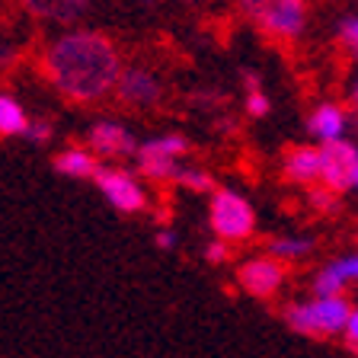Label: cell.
I'll return each mask as SVG.
<instances>
[{"instance_id": "23", "label": "cell", "mask_w": 358, "mask_h": 358, "mask_svg": "<svg viewBox=\"0 0 358 358\" xmlns=\"http://www.w3.org/2000/svg\"><path fill=\"white\" fill-rule=\"evenodd\" d=\"M339 339H343L345 352H349V355H355V352H358V310H352V317L345 320V327H343V333H339Z\"/></svg>"}, {"instance_id": "9", "label": "cell", "mask_w": 358, "mask_h": 358, "mask_svg": "<svg viewBox=\"0 0 358 358\" xmlns=\"http://www.w3.org/2000/svg\"><path fill=\"white\" fill-rule=\"evenodd\" d=\"M112 93L128 109H150V106H160V99H164V83L150 67L134 64V67H122Z\"/></svg>"}, {"instance_id": "6", "label": "cell", "mask_w": 358, "mask_h": 358, "mask_svg": "<svg viewBox=\"0 0 358 358\" xmlns=\"http://www.w3.org/2000/svg\"><path fill=\"white\" fill-rule=\"evenodd\" d=\"M317 148H320V179H317V186L329 189L333 195L343 199L345 192H352L358 186V148L349 138L317 144Z\"/></svg>"}, {"instance_id": "7", "label": "cell", "mask_w": 358, "mask_h": 358, "mask_svg": "<svg viewBox=\"0 0 358 358\" xmlns=\"http://www.w3.org/2000/svg\"><path fill=\"white\" fill-rule=\"evenodd\" d=\"M285 278H288V266L272 256H253L237 266V285L256 301H268L282 291Z\"/></svg>"}, {"instance_id": "5", "label": "cell", "mask_w": 358, "mask_h": 358, "mask_svg": "<svg viewBox=\"0 0 358 358\" xmlns=\"http://www.w3.org/2000/svg\"><path fill=\"white\" fill-rule=\"evenodd\" d=\"M90 182H96L99 195L109 201L112 208L119 215H138V211L148 208V189L131 170L125 166H109V164H99V170L93 173Z\"/></svg>"}, {"instance_id": "3", "label": "cell", "mask_w": 358, "mask_h": 358, "mask_svg": "<svg viewBox=\"0 0 358 358\" xmlns=\"http://www.w3.org/2000/svg\"><path fill=\"white\" fill-rule=\"evenodd\" d=\"M208 224L215 240L224 243H243L256 234V211L253 205L234 189H211L208 205Z\"/></svg>"}, {"instance_id": "17", "label": "cell", "mask_w": 358, "mask_h": 358, "mask_svg": "<svg viewBox=\"0 0 358 358\" xmlns=\"http://www.w3.org/2000/svg\"><path fill=\"white\" fill-rule=\"evenodd\" d=\"M29 125V115L22 109V103L10 93H0V138H22Z\"/></svg>"}, {"instance_id": "26", "label": "cell", "mask_w": 358, "mask_h": 358, "mask_svg": "<svg viewBox=\"0 0 358 358\" xmlns=\"http://www.w3.org/2000/svg\"><path fill=\"white\" fill-rule=\"evenodd\" d=\"M154 243L160 246V250H176V234H173V231H166V227H164V231H157Z\"/></svg>"}, {"instance_id": "11", "label": "cell", "mask_w": 358, "mask_h": 358, "mask_svg": "<svg viewBox=\"0 0 358 358\" xmlns=\"http://www.w3.org/2000/svg\"><path fill=\"white\" fill-rule=\"evenodd\" d=\"M358 278V256L355 253H345V256H336L329 259L323 268H317L310 288H313V298H329V294H345V291L355 285Z\"/></svg>"}, {"instance_id": "19", "label": "cell", "mask_w": 358, "mask_h": 358, "mask_svg": "<svg viewBox=\"0 0 358 358\" xmlns=\"http://www.w3.org/2000/svg\"><path fill=\"white\" fill-rule=\"evenodd\" d=\"M336 45L345 55H355V48H358V16L355 13H345L343 20L336 22Z\"/></svg>"}, {"instance_id": "16", "label": "cell", "mask_w": 358, "mask_h": 358, "mask_svg": "<svg viewBox=\"0 0 358 358\" xmlns=\"http://www.w3.org/2000/svg\"><path fill=\"white\" fill-rule=\"evenodd\" d=\"M313 250H317V243H313L310 237H272V240H268L266 256H272V259L291 266V262L310 259Z\"/></svg>"}, {"instance_id": "25", "label": "cell", "mask_w": 358, "mask_h": 358, "mask_svg": "<svg viewBox=\"0 0 358 358\" xmlns=\"http://www.w3.org/2000/svg\"><path fill=\"white\" fill-rule=\"evenodd\" d=\"M237 7H240V13L246 16V20H253V22H259V16H262V10L268 7V0H237Z\"/></svg>"}, {"instance_id": "15", "label": "cell", "mask_w": 358, "mask_h": 358, "mask_svg": "<svg viewBox=\"0 0 358 358\" xmlns=\"http://www.w3.org/2000/svg\"><path fill=\"white\" fill-rule=\"evenodd\" d=\"M52 166L67 179H93V173L99 170V157L87 144H67L52 160Z\"/></svg>"}, {"instance_id": "14", "label": "cell", "mask_w": 358, "mask_h": 358, "mask_svg": "<svg viewBox=\"0 0 358 358\" xmlns=\"http://www.w3.org/2000/svg\"><path fill=\"white\" fill-rule=\"evenodd\" d=\"M22 10L32 13L36 20L61 22V26H74L90 13L93 0H20Z\"/></svg>"}, {"instance_id": "12", "label": "cell", "mask_w": 358, "mask_h": 358, "mask_svg": "<svg viewBox=\"0 0 358 358\" xmlns=\"http://www.w3.org/2000/svg\"><path fill=\"white\" fill-rule=\"evenodd\" d=\"M282 179L291 186H317L320 179V148L317 144H294L282 157Z\"/></svg>"}, {"instance_id": "2", "label": "cell", "mask_w": 358, "mask_h": 358, "mask_svg": "<svg viewBox=\"0 0 358 358\" xmlns=\"http://www.w3.org/2000/svg\"><path fill=\"white\" fill-rule=\"evenodd\" d=\"M355 304L345 294H329V298H307L291 301L285 307V327L304 339H333L343 333L345 320L352 317Z\"/></svg>"}, {"instance_id": "18", "label": "cell", "mask_w": 358, "mask_h": 358, "mask_svg": "<svg viewBox=\"0 0 358 358\" xmlns=\"http://www.w3.org/2000/svg\"><path fill=\"white\" fill-rule=\"evenodd\" d=\"M173 179H176L182 189L199 192V195H205V192H211V189H215V176H211L208 170H199V166H179V173Z\"/></svg>"}, {"instance_id": "1", "label": "cell", "mask_w": 358, "mask_h": 358, "mask_svg": "<svg viewBox=\"0 0 358 358\" xmlns=\"http://www.w3.org/2000/svg\"><path fill=\"white\" fill-rule=\"evenodd\" d=\"M122 52L99 29H71L42 55V77L74 106L106 99L122 74Z\"/></svg>"}, {"instance_id": "20", "label": "cell", "mask_w": 358, "mask_h": 358, "mask_svg": "<svg viewBox=\"0 0 358 358\" xmlns=\"http://www.w3.org/2000/svg\"><path fill=\"white\" fill-rule=\"evenodd\" d=\"M307 201H310V208L317 211V215H336V211L343 208V199L333 195L329 189H323V186H310Z\"/></svg>"}, {"instance_id": "4", "label": "cell", "mask_w": 358, "mask_h": 358, "mask_svg": "<svg viewBox=\"0 0 358 358\" xmlns=\"http://www.w3.org/2000/svg\"><path fill=\"white\" fill-rule=\"evenodd\" d=\"M189 138L179 131L160 134V138H150V141L138 144L134 150V160H138V173L150 182H170L179 173V157L189 154Z\"/></svg>"}, {"instance_id": "21", "label": "cell", "mask_w": 358, "mask_h": 358, "mask_svg": "<svg viewBox=\"0 0 358 358\" xmlns=\"http://www.w3.org/2000/svg\"><path fill=\"white\" fill-rule=\"evenodd\" d=\"M243 109H246V115H250V119H266L268 112H272V103H268V96L262 93V87L259 90H246Z\"/></svg>"}, {"instance_id": "22", "label": "cell", "mask_w": 358, "mask_h": 358, "mask_svg": "<svg viewBox=\"0 0 358 358\" xmlns=\"http://www.w3.org/2000/svg\"><path fill=\"white\" fill-rule=\"evenodd\" d=\"M52 134H55V128H52V122L48 119H29V125H26L22 138L32 141V144H48L52 141Z\"/></svg>"}, {"instance_id": "13", "label": "cell", "mask_w": 358, "mask_h": 358, "mask_svg": "<svg viewBox=\"0 0 358 358\" xmlns=\"http://www.w3.org/2000/svg\"><path fill=\"white\" fill-rule=\"evenodd\" d=\"M349 115L352 112L339 103H320L307 115V131L317 138V144L339 141V138H345V131H349Z\"/></svg>"}, {"instance_id": "8", "label": "cell", "mask_w": 358, "mask_h": 358, "mask_svg": "<svg viewBox=\"0 0 358 358\" xmlns=\"http://www.w3.org/2000/svg\"><path fill=\"white\" fill-rule=\"evenodd\" d=\"M307 0H268V7L259 16V29L275 42H298L307 29Z\"/></svg>"}, {"instance_id": "27", "label": "cell", "mask_w": 358, "mask_h": 358, "mask_svg": "<svg viewBox=\"0 0 358 358\" xmlns=\"http://www.w3.org/2000/svg\"><path fill=\"white\" fill-rule=\"evenodd\" d=\"M141 3H154V0H141Z\"/></svg>"}, {"instance_id": "24", "label": "cell", "mask_w": 358, "mask_h": 358, "mask_svg": "<svg viewBox=\"0 0 358 358\" xmlns=\"http://www.w3.org/2000/svg\"><path fill=\"white\" fill-rule=\"evenodd\" d=\"M205 259H208L211 266L227 262V259H231V243H224V240H211V243L205 246Z\"/></svg>"}, {"instance_id": "10", "label": "cell", "mask_w": 358, "mask_h": 358, "mask_svg": "<svg viewBox=\"0 0 358 358\" xmlns=\"http://www.w3.org/2000/svg\"><path fill=\"white\" fill-rule=\"evenodd\" d=\"M87 148L99 160H125V157H134L138 138L122 122H96L87 134Z\"/></svg>"}]
</instances>
